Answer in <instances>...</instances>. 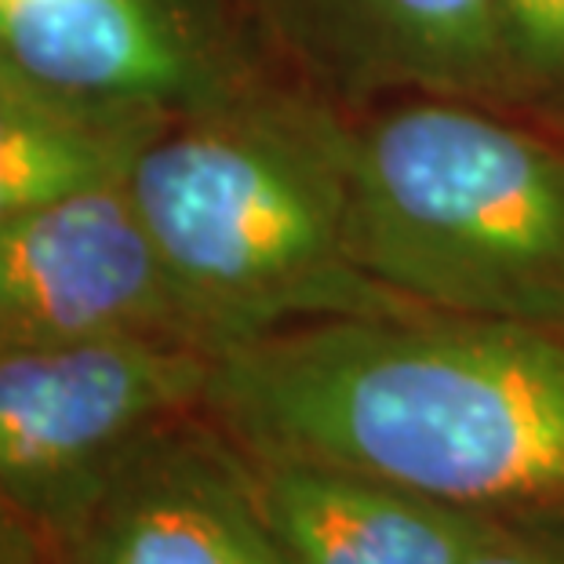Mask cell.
Masks as SVG:
<instances>
[{
  "label": "cell",
  "instance_id": "4fadbf2b",
  "mask_svg": "<svg viewBox=\"0 0 564 564\" xmlns=\"http://www.w3.org/2000/svg\"><path fill=\"white\" fill-rule=\"evenodd\" d=\"M0 564H47L41 528L0 496Z\"/></svg>",
  "mask_w": 564,
  "mask_h": 564
},
{
  "label": "cell",
  "instance_id": "ba28073f",
  "mask_svg": "<svg viewBox=\"0 0 564 564\" xmlns=\"http://www.w3.org/2000/svg\"><path fill=\"white\" fill-rule=\"evenodd\" d=\"M44 546L47 564H292L251 459L200 408L142 437Z\"/></svg>",
  "mask_w": 564,
  "mask_h": 564
},
{
  "label": "cell",
  "instance_id": "5b68a950",
  "mask_svg": "<svg viewBox=\"0 0 564 564\" xmlns=\"http://www.w3.org/2000/svg\"><path fill=\"white\" fill-rule=\"evenodd\" d=\"M0 58L69 99L158 121L284 80L226 0H0Z\"/></svg>",
  "mask_w": 564,
  "mask_h": 564
},
{
  "label": "cell",
  "instance_id": "8992f818",
  "mask_svg": "<svg viewBox=\"0 0 564 564\" xmlns=\"http://www.w3.org/2000/svg\"><path fill=\"white\" fill-rule=\"evenodd\" d=\"M113 335L186 343L212 354L124 178L41 204L0 226V346Z\"/></svg>",
  "mask_w": 564,
  "mask_h": 564
},
{
  "label": "cell",
  "instance_id": "7c38bea8",
  "mask_svg": "<svg viewBox=\"0 0 564 564\" xmlns=\"http://www.w3.org/2000/svg\"><path fill=\"white\" fill-rule=\"evenodd\" d=\"M463 564H564V513L496 518Z\"/></svg>",
  "mask_w": 564,
  "mask_h": 564
},
{
  "label": "cell",
  "instance_id": "277c9868",
  "mask_svg": "<svg viewBox=\"0 0 564 564\" xmlns=\"http://www.w3.org/2000/svg\"><path fill=\"white\" fill-rule=\"evenodd\" d=\"M212 361L135 335L0 346V496L55 532L142 437L197 412Z\"/></svg>",
  "mask_w": 564,
  "mask_h": 564
},
{
  "label": "cell",
  "instance_id": "8fae6325",
  "mask_svg": "<svg viewBox=\"0 0 564 564\" xmlns=\"http://www.w3.org/2000/svg\"><path fill=\"white\" fill-rule=\"evenodd\" d=\"M496 106L564 139V0H499Z\"/></svg>",
  "mask_w": 564,
  "mask_h": 564
},
{
  "label": "cell",
  "instance_id": "30bf717a",
  "mask_svg": "<svg viewBox=\"0 0 564 564\" xmlns=\"http://www.w3.org/2000/svg\"><path fill=\"white\" fill-rule=\"evenodd\" d=\"M161 124L58 95L0 58V226L58 197L121 183Z\"/></svg>",
  "mask_w": 564,
  "mask_h": 564
},
{
  "label": "cell",
  "instance_id": "3957f363",
  "mask_svg": "<svg viewBox=\"0 0 564 564\" xmlns=\"http://www.w3.org/2000/svg\"><path fill=\"white\" fill-rule=\"evenodd\" d=\"M368 273L441 314L564 332V139L485 99L350 113Z\"/></svg>",
  "mask_w": 564,
  "mask_h": 564
},
{
  "label": "cell",
  "instance_id": "7a4b0ae2",
  "mask_svg": "<svg viewBox=\"0 0 564 564\" xmlns=\"http://www.w3.org/2000/svg\"><path fill=\"white\" fill-rule=\"evenodd\" d=\"M124 189L215 357L295 324L426 310L365 267L350 113L288 80L161 124Z\"/></svg>",
  "mask_w": 564,
  "mask_h": 564
},
{
  "label": "cell",
  "instance_id": "6da1fadb",
  "mask_svg": "<svg viewBox=\"0 0 564 564\" xmlns=\"http://www.w3.org/2000/svg\"><path fill=\"white\" fill-rule=\"evenodd\" d=\"M200 412L256 459L564 513V332L441 310L295 324L215 357Z\"/></svg>",
  "mask_w": 564,
  "mask_h": 564
},
{
  "label": "cell",
  "instance_id": "9c48e42d",
  "mask_svg": "<svg viewBox=\"0 0 564 564\" xmlns=\"http://www.w3.org/2000/svg\"><path fill=\"white\" fill-rule=\"evenodd\" d=\"M248 459L262 510L292 564H463L496 524L488 513L365 474L295 459Z\"/></svg>",
  "mask_w": 564,
  "mask_h": 564
},
{
  "label": "cell",
  "instance_id": "52a82bcc",
  "mask_svg": "<svg viewBox=\"0 0 564 564\" xmlns=\"http://www.w3.org/2000/svg\"><path fill=\"white\" fill-rule=\"evenodd\" d=\"M278 74L346 113L404 95L496 102L499 0H226Z\"/></svg>",
  "mask_w": 564,
  "mask_h": 564
}]
</instances>
